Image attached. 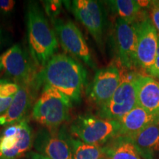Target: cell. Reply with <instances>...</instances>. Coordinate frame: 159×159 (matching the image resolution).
I'll list each match as a JSON object with an SVG mask.
<instances>
[{
    "mask_svg": "<svg viewBox=\"0 0 159 159\" xmlns=\"http://www.w3.org/2000/svg\"><path fill=\"white\" fill-rule=\"evenodd\" d=\"M41 85L52 87L66 96L72 103L81 102L87 84V71L72 57L55 54L39 74Z\"/></svg>",
    "mask_w": 159,
    "mask_h": 159,
    "instance_id": "6da1fadb",
    "label": "cell"
},
{
    "mask_svg": "<svg viewBox=\"0 0 159 159\" xmlns=\"http://www.w3.org/2000/svg\"><path fill=\"white\" fill-rule=\"evenodd\" d=\"M26 21L31 57L38 67L43 69L55 55L58 41L38 3L27 4Z\"/></svg>",
    "mask_w": 159,
    "mask_h": 159,
    "instance_id": "7a4b0ae2",
    "label": "cell"
},
{
    "mask_svg": "<svg viewBox=\"0 0 159 159\" xmlns=\"http://www.w3.org/2000/svg\"><path fill=\"white\" fill-rule=\"evenodd\" d=\"M72 102L62 93L48 85H43L42 92L35 102L32 117L44 128L55 130L70 118Z\"/></svg>",
    "mask_w": 159,
    "mask_h": 159,
    "instance_id": "3957f363",
    "label": "cell"
},
{
    "mask_svg": "<svg viewBox=\"0 0 159 159\" xmlns=\"http://www.w3.org/2000/svg\"><path fill=\"white\" fill-rule=\"evenodd\" d=\"M71 136L85 144L102 148L119 135V121L102 119L92 114H81L69 125Z\"/></svg>",
    "mask_w": 159,
    "mask_h": 159,
    "instance_id": "277c9868",
    "label": "cell"
},
{
    "mask_svg": "<svg viewBox=\"0 0 159 159\" xmlns=\"http://www.w3.org/2000/svg\"><path fill=\"white\" fill-rule=\"evenodd\" d=\"M119 87L109 100L97 108V116L118 121L137 105L136 77L138 71L122 69Z\"/></svg>",
    "mask_w": 159,
    "mask_h": 159,
    "instance_id": "5b68a950",
    "label": "cell"
},
{
    "mask_svg": "<svg viewBox=\"0 0 159 159\" xmlns=\"http://www.w3.org/2000/svg\"><path fill=\"white\" fill-rule=\"evenodd\" d=\"M34 136L27 119L5 127L0 133V159H20L30 152Z\"/></svg>",
    "mask_w": 159,
    "mask_h": 159,
    "instance_id": "8992f818",
    "label": "cell"
},
{
    "mask_svg": "<svg viewBox=\"0 0 159 159\" xmlns=\"http://www.w3.org/2000/svg\"><path fill=\"white\" fill-rule=\"evenodd\" d=\"M64 2L102 49L106 30V15L102 4L95 0H75Z\"/></svg>",
    "mask_w": 159,
    "mask_h": 159,
    "instance_id": "52a82bcc",
    "label": "cell"
},
{
    "mask_svg": "<svg viewBox=\"0 0 159 159\" xmlns=\"http://www.w3.org/2000/svg\"><path fill=\"white\" fill-rule=\"evenodd\" d=\"M52 21L57 39L66 52L82 61L91 68H96L84 36L75 24L69 19H55Z\"/></svg>",
    "mask_w": 159,
    "mask_h": 159,
    "instance_id": "ba28073f",
    "label": "cell"
},
{
    "mask_svg": "<svg viewBox=\"0 0 159 159\" xmlns=\"http://www.w3.org/2000/svg\"><path fill=\"white\" fill-rule=\"evenodd\" d=\"M133 25L137 35V71L145 74L155 62L159 43L158 33L149 16L148 12Z\"/></svg>",
    "mask_w": 159,
    "mask_h": 159,
    "instance_id": "9c48e42d",
    "label": "cell"
},
{
    "mask_svg": "<svg viewBox=\"0 0 159 159\" xmlns=\"http://www.w3.org/2000/svg\"><path fill=\"white\" fill-rule=\"evenodd\" d=\"M113 45L121 67L137 71V35L134 25L116 18L113 30Z\"/></svg>",
    "mask_w": 159,
    "mask_h": 159,
    "instance_id": "30bf717a",
    "label": "cell"
},
{
    "mask_svg": "<svg viewBox=\"0 0 159 159\" xmlns=\"http://www.w3.org/2000/svg\"><path fill=\"white\" fill-rule=\"evenodd\" d=\"M33 62L21 45L14 44L0 55V72L19 85L30 82L38 76Z\"/></svg>",
    "mask_w": 159,
    "mask_h": 159,
    "instance_id": "8fae6325",
    "label": "cell"
},
{
    "mask_svg": "<svg viewBox=\"0 0 159 159\" xmlns=\"http://www.w3.org/2000/svg\"><path fill=\"white\" fill-rule=\"evenodd\" d=\"M69 136V132L62 127L55 130L43 127L35 134L33 147L48 159H73Z\"/></svg>",
    "mask_w": 159,
    "mask_h": 159,
    "instance_id": "7c38bea8",
    "label": "cell"
},
{
    "mask_svg": "<svg viewBox=\"0 0 159 159\" xmlns=\"http://www.w3.org/2000/svg\"><path fill=\"white\" fill-rule=\"evenodd\" d=\"M120 80L121 71L115 65L98 69L86 91L89 101L100 108L112 97Z\"/></svg>",
    "mask_w": 159,
    "mask_h": 159,
    "instance_id": "4fadbf2b",
    "label": "cell"
},
{
    "mask_svg": "<svg viewBox=\"0 0 159 159\" xmlns=\"http://www.w3.org/2000/svg\"><path fill=\"white\" fill-rule=\"evenodd\" d=\"M39 85L41 83L39 80V75L33 80L19 84V91L11 106L5 114L0 116V126H8L25 119V115L30 108Z\"/></svg>",
    "mask_w": 159,
    "mask_h": 159,
    "instance_id": "5bb4252c",
    "label": "cell"
},
{
    "mask_svg": "<svg viewBox=\"0 0 159 159\" xmlns=\"http://www.w3.org/2000/svg\"><path fill=\"white\" fill-rule=\"evenodd\" d=\"M136 89L137 105L150 114L159 115V81L137 72Z\"/></svg>",
    "mask_w": 159,
    "mask_h": 159,
    "instance_id": "9a60e30c",
    "label": "cell"
},
{
    "mask_svg": "<svg viewBox=\"0 0 159 159\" xmlns=\"http://www.w3.org/2000/svg\"><path fill=\"white\" fill-rule=\"evenodd\" d=\"M118 121L120 124L119 135L132 137L150 125L159 123V115L150 114L136 105Z\"/></svg>",
    "mask_w": 159,
    "mask_h": 159,
    "instance_id": "2e32d148",
    "label": "cell"
},
{
    "mask_svg": "<svg viewBox=\"0 0 159 159\" xmlns=\"http://www.w3.org/2000/svg\"><path fill=\"white\" fill-rule=\"evenodd\" d=\"M142 159H156L159 154V123L130 137Z\"/></svg>",
    "mask_w": 159,
    "mask_h": 159,
    "instance_id": "e0dca14e",
    "label": "cell"
},
{
    "mask_svg": "<svg viewBox=\"0 0 159 159\" xmlns=\"http://www.w3.org/2000/svg\"><path fill=\"white\" fill-rule=\"evenodd\" d=\"M102 149L108 159H142L130 136L119 135Z\"/></svg>",
    "mask_w": 159,
    "mask_h": 159,
    "instance_id": "ac0fdd59",
    "label": "cell"
},
{
    "mask_svg": "<svg viewBox=\"0 0 159 159\" xmlns=\"http://www.w3.org/2000/svg\"><path fill=\"white\" fill-rule=\"evenodd\" d=\"M111 11L129 24L137 22L148 12L143 7L141 1L134 0H112L105 2Z\"/></svg>",
    "mask_w": 159,
    "mask_h": 159,
    "instance_id": "d6986e66",
    "label": "cell"
},
{
    "mask_svg": "<svg viewBox=\"0 0 159 159\" xmlns=\"http://www.w3.org/2000/svg\"><path fill=\"white\" fill-rule=\"evenodd\" d=\"M69 141L72 151L73 159H100L103 156L100 147L85 144L82 141L69 136Z\"/></svg>",
    "mask_w": 159,
    "mask_h": 159,
    "instance_id": "ffe728a7",
    "label": "cell"
},
{
    "mask_svg": "<svg viewBox=\"0 0 159 159\" xmlns=\"http://www.w3.org/2000/svg\"><path fill=\"white\" fill-rule=\"evenodd\" d=\"M19 89V85L13 80L0 79V116L11 106Z\"/></svg>",
    "mask_w": 159,
    "mask_h": 159,
    "instance_id": "44dd1931",
    "label": "cell"
},
{
    "mask_svg": "<svg viewBox=\"0 0 159 159\" xmlns=\"http://www.w3.org/2000/svg\"><path fill=\"white\" fill-rule=\"evenodd\" d=\"M151 21L159 33V1H148L146 7Z\"/></svg>",
    "mask_w": 159,
    "mask_h": 159,
    "instance_id": "7402d4cb",
    "label": "cell"
},
{
    "mask_svg": "<svg viewBox=\"0 0 159 159\" xmlns=\"http://www.w3.org/2000/svg\"><path fill=\"white\" fill-rule=\"evenodd\" d=\"M63 2L61 1H45L43 2L44 9L47 14L52 20L57 19L61 13Z\"/></svg>",
    "mask_w": 159,
    "mask_h": 159,
    "instance_id": "603a6c76",
    "label": "cell"
},
{
    "mask_svg": "<svg viewBox=\"0 0 159 159\" xmlns=\"http://www.w3.org/2000/svg\"><path fill=\"white\" fill-rule=\"evenodd\" d=\"M144 75L153 77V78L159 81V45L153 65Z\"/></svg>",
    "mask_w": 159,
    "mask_h": 159,
    "instance_id": "cb8c5ba5",
    "label": "cell"
},
{
    "mask_svg": "<svg viewBox=\"0 0 159 159\" xmlns=\"http://www.w3.org/2000/svg\"><path fill=\"white\" fill-rule=\"evenodd\" d=\"M14 5L15 2L13 1V0H0V11H11Z\"/></svg>",
    "mask_w": 159,
    "mask_h": 159,
    "instance_id": "d4e9b609",
    "label": "cell"
},
{
    "mask_svg": "<svg viewBox=\"0 0 159 159\" xmlns=\"http://www.w3.org/2000/svg\"><path fill=\"white\" fill-rule=\"evenodd\" d=\"M26 158L27 159H48L42 155L36 152H32V151L26 156Z\"/></svg>",
    "mask_w": 159,
    "mask_h": 159,
    "instance_id": "484cf974",
    "label": "cell"
},
{
    "mask_svg": "<svg viewBox=\"0 0 159 159\" xmlns=\"http://www.w3.org/2000/svg\"><path fill=\"white\" fill-rule=\"evenodd\" d=\"M100 159H108V158H106V157H105V156H104V155H103V156H102V158H101Z\"/></svg>",
    "mask_w": 159,
    "mask_h": 159,
    "instance_id": "4316f807",
    "label": "cell"
},
{
    "mask_svg": "<svg viewBox=\"0 0 159 159\" xmlns=\"http://www.w3.org/2000/svg\"><path fill=\"white\" fill-rule=\"evenodd\" d=\"M158 41H159V33H158ZM158 45H159V43H158Z\"/></svg>",
    "mask_w": 159,
    "mask_h": 159,
    "instance_id": "83f0119b",
    "label": "cell"
}]
</instances>
